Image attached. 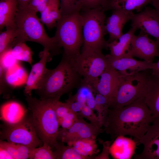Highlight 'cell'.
<instances>
[{
	"mask_svg": "<svg viewBox=\"0 0 159 159\" xmlns=\"http://www.w3.org/2000/svg\"><path fill=\"white\" fill-rule=\"evenodd\" d=\"M81 16L83 43L82 50L102 52L107 48V41L104 36L106 16L104 11L99 9H83Z\"/></svg>",
	"mask_w": 159,
	"mask_h": 159,
	"instance_id": "6",
	"label": "cell"
},
{
	"mask_svg": "<svg viewBox=\"0 0 159 159\" xmlns=\"http://www.w3.org/2000/svg\"><path fill=\"white\" fill-rule=\"evenodd\" d=\"M30 159H55L54 151L48 145L44 143L41 146L33 148Z\"/></svg>",
	"mask_w": 159,
	"mask_h": 159,
	"instance_id": "34",
	"label": "cell"
},
{
	"mask_svg": "<svg viewBox=\"0 0 159 159\" xmlns=\"http://www.w3.org/2000/svg\"><path fill=\"white\" fill-rule=\"evenodd\" d=\"M109 0H83L82 9H99L104 12L107 11Z\"/></svg>",
	"mask_w": 159,
	"mask_h": 159,
	"instance_id": "38",
	"label": "cell"
},
{
	"mask_svg": "<svg viewBox=\"0 0 159 159\" xmlns=\"http://www.w3.org/2000/svg\"><path fill=\"white\" fill-rule=\"evenodd\" d=\"M152 122L151 112L143 97L123 107L109 109L103 126L112 140L130 135L135 138L137 144Z\"/></svg>",
	"mask_w": 159,
	"mask_h": 159,
	"instance_id": "1",
	"label": "cell"
},
{
	"mask_svg": "<svg viewBox=\"0 0 159 159\" xmlns=\"http://www.w3.org/2000/svg\"><path fill=\"white\" fill-rule=\"evenodd\" d=\"M37 13L27 8L18 9L15 18L18 35L13 44V48L20 42L38 43L49 50L50 60L53 57L60 53L61 47L54 37L48 36Z\"/></svg>",
	"mask_w": 159,
	"mask_h": 159,
	"instance_id": "4",
	"label": "cell"
},
{
	"mask_svg": "<svg viewBox=\"0 0 159 159\" xmlns=\"http://www.w3.org/2000/svg\"><path fill=\"white\" fill-rule=\"evenodd\" d=\"M94 94L96 102L95 110L97 112V116L103 126L109 109V102L104 96L98 93H95Z\"/></svg>",
	"mask_w": 159,
	"mask_h": 159,
	"instance_id": "33",
	"label": "cell"
},
{
	"mask_svg": "<svg viewBox=\"0 0 159 159\" xmlns=\"http://www.w3.org/2000/svg\"><path fill=\"white\" fill-rule=\"evenodd\" d=\"M137 142L124 136L116 138L110 145L109 153L116 159H130L135 153Z\"/></svg>",
	"mask_w": 159,
	"mask_h": 159,
	"instance_id": "19",
	"label": "cell"
},
{
	"mask_svg": "<svg viewBox=\"0 0 159 159\" xmlns=\"http://www.w3.org/2000/svg\"><path fill=\"white\" fill-rule=\"evenodd\" d=\"M0 146L5 149L13 159L30 158L33 148L21 144L0 140Z\"/></svg>",
	"mask_w": 159,
	"mask_h": 159,
	"instance_id": "27",
	"label": "cell"
},
{
	"mask_svg": "<svg viewBox=\"0 0 159 159\" xmlns=\"http://www.w3.org/2000/svg\"><path fill=\"white\" fill-rule=\"evenodd\" d=\"M77 93L69 95L66 102L70 109L77 114L80 111L86 104V95L84 84L82 81Z\"/></svg>",
	"mask_w": 159,
	"mask_h": 159,
	"instance_id": "28",
	"label": "cell"
},
{
	"mask_svg": "<svg viewBox=\"0 0 159 159\" xmlns=\"http://www.w3.org/2000/svg\"><path fill=\"white\" fill-rule=\"evenodd\" d=\"M0 159H13L11 155L5 149L0 146Z\"/></svg>",
	"mask_w": 159,
	"mask_h": 159,
	"instance_id": "43",
	"label": "cell"
},
{
	"mask_svg": "<svg viewBox=\"0 0 159 159\" xmlns=\"http://www.w3.org/2000/svg\"><path fill=\"white\" fill-rule=\"evenodd\" d=\"M19 62L5 71L7 84L13 87L26 84L28 75L26 71Z\"/></svg>",
	"mask_w": 159,
	"mask_h": 159,
	"instance_id": "25",
	"label": "cell"
},
{
	"mask_svg": "<svg viewBox=\"0 0 159 159\" xmlns=\"http://www.w3.org/2000/svg\"><path fill=\"white\" fill-rule=\"evenodd\" d=\"M60 0H49L44 9L41 13L40 20L49 29L56 26L61 18Z\"/></svg>",
	"mask_w": 159,
	"mask_h": 159,
	"instance_id": "23",
	"label": "cell"
},
{
	"mask_svg": "<svg viewBox=\"0 0 159 159\" xmlns=\"http://www.w3.org/2000/svg\"><path fill=\"white\" fill-rule=\"evenodd\" d=\"M77 114L71 111L59 124L62 127L68 129L71 127L77 119Z\"/></svg>",
	"mask_w": 159,
	"mask_h": 159,
	"instance_id": "40",
	"label": "cell"
},
{
	"mask_svg": "<svg viewBox=\"0 0 159 159\" xmlns=\"http://www.w3.org/2000/svg\"><path fill=\"white\" fill-rule=\"evenodd\" d=\"M148 35L141 30L138 35H134L125 56L137 57L153 63L155 58L159 56V43Z\"/></svg>",
	"mask_w": 159,
	"mask_h": 159,
	"instance_id": "11",
	"label": "cell"
},
{
	"mask_svg": "<svg viewBox=\"0 0 159 159\" xmlns=\"http://www.w3.org/2000/svg\"><path fill=\"white\" fill-rule=\"evenodd\" d=\"M81 78L71 60L63 55L55 68L47 69L36 91L41 99L60 98L63 94L79 87Z\"/></svg>",
	"mask_w": 159,
	"mask_h": 159,
	"instance_id": "2",
	"label": "cell"
},
{
	"mask_svg": "<svg viewBox=\"0 0 159 159\" xmlns=\"http://www.w3.org/2000/svg\"><path fill=\"white\" fill-rule=\"evenodd\" d=\"M83 7V0H60V10L62 17L80 13Z\"/></svg>",
	"mask_w": 159,
	"mask_h": 159,
	"instance_id": "32",
	"label": "cell"
},
{
	"mask_svg": "<svg viewBox=\"0 0 159 159\" xmlns=\"http://www.w3.org/2000/svg\"><path fill=\"white\" fill-rule=\"evenodd\" d=\"M27 110L19 103L15 101L7 102L1 106L0 119L4 123L14 125L20 122L26 117Z\"/></svg>",
	"mask_w": 159,
	"mask_h": 159,
	"instance_id": "20",
	"label": "cell"
},
{
	"mask_svg": "<svg viewBox=\"0 0 159 159\" xmlns=\"http://www.w3.org/2000/svg\"><path fill=\"white\" fill-rule=\"evenodd\" d=\"M18 35L16 26L9 27L0 34V54L13 48V44Z\"/></svg>",
	"mask_w": 159,
	"mask_h": 159,
	"instance_id": "30",
	"label": "cell"
},
{
	"mask_svg": "<svg viewBox=\"0 0 159 159\" xmlns=\"http://www.w3.org/2000/svg\"><path fill=\"white\" fill-rule=\"evenodd\" d=\"M12 53L19 61L27 62L31 64L33 62V52L25 42L17 44L12 49Z\"/></svg>",
	"mask_w": 159,
	"mask_h": 159,
	"instance_id": "31",
	"label": "cell"
},
{
	"mask_svg": "<svg viewBox=\"0 0 159 159\" xmlns=\"http://www.w3.org/2000/svg\"><path fill=\"white\" fill-rule=\"evenodd\" d=\"M12 49H10L0 54V66L5 71L9 68L19 62L12 53Z\"/></svg>",
	"mask_w": 159,
	"mask_h": 159,
	"instance_id": "36",
	"label": "cell"
},
{
	"mask_svg": "<svg viewBox=\"0 0 159 159\" xmlns=\"http://www.w3.org/2000/svg\"><path fill=\"white\" fill-rule=\"evenodd\" d=\"M137 29L131 28L126 33L122 34L118 39L107 44L110 51L109 55L114 59H119L125 57L128 51L132 39Z\"/></svg>",
	"mask_w": 159,
	"mask_h": 159,
	"instance_id": "21",
	"label": "cell"
},
{
	"mask_svg": "<svg viewBox=\"0 0 159 159\" xmlns=\"http://www.w3.org/2000/svg\"><path fill=\"white\" fill-rule=\"evenodd\" d=\"M60 141L56 145L54 153L55 159H86L72 146H66Z\"/></svg>",
	"mask_w": 159,
	"mask_h": 159,
	"instance_id": "29",
	"label": "cell"
},
{
	"mask_svg": "<svg viewBox=\"0 0 159 159\" xmlns=\"http://www.w3.org/2000/svg\"><path fill=\"white\" fill-rule=\"evenodd\" d=\"M18 10L17 0H4L0 1V30L4 27L16 26L15 18Z\"/></svg>",
	"mask_w": 159,
	"mask_h": 159,
	"instance_id": "22",
	"label": "cell"
},
{
	"mask_svg": "<svg viewBox=\"0 0 159 159\" xmlns=\"http://www.w3.org/2000/svg\"><path fill=\"white\" fill-rule=\"evenodd\" d=\"M1 128L0 140H6L8 142L32 148L43 145L30 117H26L21 122L14 125L4 123L1 125Z\"/></svg>",
	"mask_w": 159,
	"mask_h": 159,
	"instance_id": "9",
	"label": "cell"
},
{
	"mask_svg": "<svg viewBox=\"0 0 159 159\" xmlns=\"http://www.w3.org/2000/svg\"><path fill=\"white\" fill-rule=\"evenodd\" d=\"M71 60L82 79L92 87L97 82L100 75L109 64L106 56L102 52L89 50H82L80 55Z\"/></svg>",
	"mask_w": 159,
	"mask_h": 159,
	"instance_id": "8",
	"label": "cell"
},
{
	"mask_svg": "<svg viewBox=\"0 0 159 159\" xmlns=\"http://www.w3.org/2000/svg\"><path fill=\"white\" fill-rule=\"evenodd\" d=\"M151 4L154 7L159 16V0H152Z\"/></svg>",
	"mask_w": 159,
	"mask_h": 159,
	"instance_id": "46",
	"label": "cell"
},
{
	"mask_svg": "<svg viewBox=\"0 0 159 159\" xmlns=\"http://www.w3.org/2000/svg\"><path fill=\"white\" fill-rule=\"evenodd\" d=\"M54 36L64 49L63 55L73 60L81 53L83 43L82 21L80 13L62 17L57 22Z\"/></svg>",
	"mask_w": 159,
	"mask_h": 159,
	"instance_id": "5",
	"label": "cell"
},
{
	"mask_svg": "<svg viewBox=\"0 0 159 159\" xmlns=\"http://www.w3.org/2000/svg\"><path fill=\"white\" fill-rule=\"evenodd\" d=\"M113 140L106 141L103 143V148L102 152L98 156L95 157L94 159H109L110 148L111 143Z\"/></svg>",
	"mask_w": 159,
	"mask_h": 159,
	"instance_id": "41",
	"label": "cell"
},
{
	"mask_svg": "<svg viewBox=\"0 0 159 159\" xmlns=\"http://www.w3.org/2000/svg\"><path fill=\"white\" fill-rule=\"evenodd\" d=\"M54 110L59 124L68 114L72 111L65 102L57 100L54 105Z\"/></svg>",
	"mask_w": 159,
	"mask_h": 159,
	"instance_id": "37",
	"label": "cell"
},
{
	"mask_svg": "<svg viewBox=\"0 0 159 159\" xmlns=\"http://www.w3.org/2000/svg\"><path fill=\"white\" fill-rule=\"evenodd\" d=\"M0 0V1H4V0Z\"/></svg>",
	"mask_w": 159,
	"mask_h": 159,
	"instance_id": "47",
	"label": "cell"
},
{
	"mask_svg": "<svg viewBox=\"0 0 159 159\" xmlns=\"http://www.w3.org/2000/svg\"><path fill=\"white\" fill-rule=\"evenodd\" d=\"M18 9L26 8L32 0H17Z\"/></svg>",
	"mask_w": 159,
	"mask_h": 159,
	"instance_id": "44",
	"label": "cell"
},
{
	"mask_svg": "<svg viewBox=\"0 0 159 159\" xmlns=\"http://www.w3.org/2000/svg\"><path fill=\"white\" fill-rule=\"evenodd\" d=\"M152 0H109L107 10H117L127 13L139 11Z\"/></svg>",
	"mask_w": 159,
	"mask_h": 159,
	"instance_id": "24",
	"label": "cell"
},
{
	"mask_svg": "<svg viewBox=\"0 0 159 159\" xmlns=\"http://www.w3.org/2000/svg\"><path fill=\"white\" fill-rule=\"evenodd\" d=\"M104 131L101 128L87 122L82 118H78L70 128H59L57 140L71 146L78 140L87 138L96 139L100 134Z\"/></svg>",
	"mask_w": 159,
	"mask_h": 159,
	"instance_id": "10",
	"label": "cell"
},
{
	"mask_svg": "<svg viewBox=\"0 0 159 159\" xmlns=\"http://www.w3.org/2000/svg\"><path fill=\"white\" fill-rule=\"evenodd\" d=\"M131 26L154 37L159 43V16L155 9L146 7L138 13L133 14Z\"/></svg>",
	"mask_w": 159,
	"mask_h": 159,
	"instance_id": "13",
	"label": "cell"
},
{
	"mask_svg": "<svg viewBox=\"0 0 159 159\" xmlns=\"http://www.w3.org/2000/svg\"><path fill=\"white\" fill-rule=\"evenodd\" d=\"M39 57L40 60L32 65L28 75L24 90L25 95H31L32 91L37 89L48 69L46 64L47 62L50 61L49 51L44 48L39 53Z\"/></svg>",
	"mask_w": 159,
	"mask_h": 159,
	"instance_id": "15",
	"label": "cell"
},
{
	"mask_svg": "<svg viewBox=\"0 0 159 159\" xmlns=\"http://www.w3.org/2000/svg\"><path fill=\"white\" fill-rule=\"evenodd\" d=\"M120 72L109 64L101 74L97 82L92 87L94 93L105 97L109 102V108L116 96L119 83Z\"/></svg>",
	"mask_w": 159,
	"mask_h": 159,
	"instance_id": "12",
	"label": "cell"
},
{
	"mask_svg": "<svg viewBox=\"0 0 159 159\" xmlns=\"http://www.w3.org/2000/svg\"><path fill=\"white\" fill-rule=\"evenodd\" d=\"M133 14V12L127 13L119 10H113L112 15L107 18L105 23L106 32L109 34L108 43L118 39L123 34V27L131 20Z\"/></svg>",
	"mask_w": 159,
	"mask_h": 159,
	"instance_id": "17",
	"label": "cell"
},
{
	"mask_svg": "<svg viewBox=\"0 0 159 159\" xmlns=\"http://www.w3.org/2000/svg\"><path fill=\"white\" fill-rule=\"evenodd\" d=\"M71 146L81 155L86 159H94L93 155L97 154L99 151L96 139L87 138L77 141Z\"/></svg>",
	"mask_w": 159,
	"mask_h": 159,
	"instance_id": "26",
	"label": "cell"
},
{
	"mask_svg": "<svg viewBox=\"0 0 159 159\" xmlns=\"http://www.w3.org/2000/svg\"><path fill=\"white\" fill-rule=\"evenodd\" d=\"M151 70V74L153 75H159V60L156 63H153Z\"/></svg>",
	"mask_w": 159,
	"mask_h": 159,
	"instance_id": "45",
	"label": "cell"
},
{
	"mask_svg": "<svg viewBox=\"0 0 159 159\" xmlns=\"http://www.w3.org/2000/svg\"><path fill=\"white\" fill-rule=\"evenodd\" d=\"M148 69L138 72H120V81L116 97L109 109L127 105L144 97L151 73Z\"/></svg>",
	"mask_w": 159,
	"mask_h": 159,
	"instance_id": "7",
	"label": "cell"
},
{
	"mask_svg": "<svg viewBox=\"0 0 159 159\" xmlns=\"http://www.w3.org/2000/svg\"><path fill=\"white\" fill-rule=\"evenodd\" d=\"M5 74V71L0 66V94H3V95L6 87L5 84L7 83Z\"/></svg>",
	"mask_w": 159,
	"mask_h": 159,
	"instance_id": "42",
	"label": "cell"
},
{
	"mask_svg": "<svg viewBox=\"0 0 159 159\" xmlns=\"http://www.w3.org/2000/svg\"><path fill=\"white\" fill-rule=\"evenodd\" d=\"M144 145L143 152L134 155L135 159H159V125H150L137 144Z\"/></svg>",
	"mask_w": 159,
	"mask_h": 159,
	"instance_id": "14",
	"label": "cell"
},
{
	"mask_svg": "<svg viewBox=\"0 0 159 159\" xmlns=\"http://www.w3.org/2000/svg\"><path fill=\"white\" fill-rule=\"evenodd\" d=\"M144 97L145 103L151 112L153 124L159 125V75L151 73Z\"/></svg>",
	"mask_w": 159,
	"mask_h": 159,
	"instance_id": "16",
	"label": "cell"
},
{
	"mask_svg": "<svg viewBox=\"0 0 159 159\" xmlns=\"http://www.w3.org/2000/svg\"><path fill=\"white\" fill-rule=\"evenodd\" d=\"M30 118L37 134L43 143L54 150L58 141L59 123L54 110L56 102L60 98L42 100L25 95Z\"/></svg>",
	"mask_w": 159,
	"mask_h": 159,
	"instance_id": "3",
	"label": "cell"
},
{
	"mask_svg": "<svg viewBox=\"0 0 159 159\" xmlns=\"http://www.w3.org/2000/svg\"><path fill=\"white\" fill-rule=\"evenodd\" d=\"M110 64L120 73H123L129 70V72H138L148 69H151L153 63L145 61L136 60L133 57L125 56L119 59H114L109 54L105 55Z\"/></svg>",
	"mask_w": 159,
	"mask_h": 159,
	"instance_id": "18",
	"label": "cell"
},
{
	"mask_svg": "<svg viewBox=\"0 0 159 159\" xmlns=\"http://www.w3.org/2000/svg\"><path fill=\"white\" fill-rule=\"evenodd\" d=\"M49 0H32L27 7L36 13H41L45 9Z\"/></svg>",
	"mask_w": 159,
	"mask_h": 159,
	"instance_id": "39",
	"label": "cell"
},
{
	"mask_svg": "<svg viewBox=\"0 0 159 159\" xmlns=\"http://www.w3.org/2000/svg\"><path fill=\"white\" fill-rule=\"evenodd\" d=\"M93 111L85 104L82 110L77 113V115L78 118H85L96 127L101 128L102 125Z\"/></svg>",
	"mask_w": 159,
	"mask_h": 159,
	"instance_id": "35",
	"label": "cell"
}]
</instances>
